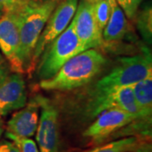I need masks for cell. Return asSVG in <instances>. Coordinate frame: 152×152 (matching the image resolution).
Instances as JSON below:
<instances>
[{"label": "cell", "mask_w": 152, "mask_h": 152, "mask_svg": "<svg viewBox=\"0 0 152 152\" xmlns=\"http://www.w3.org/2000/svg\"><path fill=\"white\" fill-rule=\"evenodd\" d=\"M107 58L97 49L86 50L67 61L58 72L40 82L45 91H65L83 86L102 70Z\"/></svg>", "instance_id": "cell-1"}, {"label": "cell", "mask_w": 152, "mask_h": 152, "mask_svg": "<svg viewBox=\"0 0 152 152\" xmlns=\"http://www.w3.org/2000/svg\"><path fill=\"white\" fill-rule=\"evenodd\" d=\"M58 4L50 3L36 5L23 1L16 10L20 37L21 59L25 72L30 71L33 51L44 27Z\"/></svg>", "instance_id": "cell-2"}, {"label": "cell", "mask_w": 152, "mask_h": 152, "mask_svg": "<svg viewBox=\"0 0 152 152\" xmlns=\"http://www.w3.org/2000/svg\"><path fill=\"white\" fill-rule=\"evenodd\" d=\"M150 76H152L151 52L143 48L139 54L120 58L110 73L96 82V92L131 86Z\"/></svg>", "instance_id": "cell-3"}, {"label": "cell", "mask_w": 152, "mask_h": 152, "mask_svg": "<svg viewBox=\"0 0 152 152\" xmlns=\"http://www.w3.org/2000/svg\"><path fill=\"white\" fill-rule=\"evenodd\" d=\"M84 52L70 22L64 31L48 46L39 58L37 76L41 80L55 75L67 61Z\"/></svg>", "instance_id": "cell-4"}, {"label": "cell", "mask_w": 152, "mask_h": 152, "mask_svg": "<svg viewBox=\"0 0 152 152\" xmlns=\"http://www.w3.org/2000/svg\"><path fill=\"white\" fill-rule=\"evenodd\" d=\"M78 3L79 0H62L56 6L33 51L30 71L32 70L33 67L37 63L49 44L53 42L69 26L75 14Z\"/></svg>", "instance_id": "cell-5"}, {"label": "cell", "mask_w": 152, "mask_h": 152, "mask_svg": "<svg viewBox=\"0 0 152 152\" xmlns=\"http://www.w3.org/2000/svg\"><path fill=\"white\" fill-rule=\"evenodd\" d=\"M41 116L36 139L39 152H58L59 151V116L54 104L42 96H37Z\"/></svg>", "instance_id": "cell-6"}, {"label": "cell", "mask_w": 152, "mask_h": 152, "mask_svg": "<svg viewBox=\"0 0 152 152\" xmlns=\"http://www.w3.org/2000/svg\"><path fill=\"white\" fill-rule=\"evenodd\" d=\"M0 52L8 61L11 71L25 73L16 11L4 12L0 18Z\"/></svg>", "instance_id": "cell-7"}, {"label": "cell", "mask_w": 152, "mask_h": 152, "mask_svg": "<svg viewBox=\"0 0 152 152\" xmlns=\"http://www.w3.org/2000/svg\"><path fill=\"white\" fill-rule=\"evenodd\" d=\"M71 23L84 51L97 49L103 45L102 31L98 26L93 11V3L80 0Z\"/></svg>", "instance_id": "cell-8"}, {"label": "cell", "mask_w": 152, "mask_h": 152, "mask_svg": "<svg viewBox=\"0 0 152 152\" xmlns=\"http://www.w3.org/2000/svg\"><path fill=\"white\" fill-rule=\"evenodd\" d=\"M112 109H119L140 116L132 86L96 92L86 112L91 118H95L102 112Z\"/></svg>", "instance_id": "cell-9"}, {"label": "cell", "mask_w": 152, "mask_h": 152, "mask_svg": "<svg viewBox=\"0 0 152 152\" xmlns=\"http://www.w3.org/2000/svg\"><path fill=\"white\" fill-rule=\"evenodd\" d=\"M137 118H141L119 109L107 110L98 115L97 118L84 132V136L100 143Z\"/></svg>", "instance_id": "cell-10"}, {"label": "cell", "mask_w": 152, "mask_h": 152, "mask_svg": "<svg viewBox=\"0 0 152 152\" xmlns=\"http://www.w3.org/2000/svg\"><path fill=\"white\" fill-rule=\"evenodd\" d=\"M26 102V85L22 74H10L0 84V118L20 110Z\"/></svg>", "instance_id": "cell-11"}, {"label": "cell", "mask_w": 152, "mask_h": 152, "mask_svg": "<svg viewBox=\"0 0 152 152\" xmlns=\"http://www.w3.org/2000/svg\"><path fill=\"white\" fill-rule=\"evenodd\" d=\"M40 106L37 98L13 114L8 121L6 133L19 138H31L36 134L39 123Z\"/></svg>", "instance_id": "cell-12"}, {"label": "cell", "mask_w": 152, "mask_h": 152, "mask_svg": "<svg viewBox=\"0 0 152 152\" xmlns=\"http://www.w3.org/2000/svg\"><path fill=\"white\" fill-rule=\"evenodd\" d=\"M129 22L124 11L116 0H112V11L109 20L102 31L103 42L113 43L124 37L129 31Z\"/></svg>", "instance_id": "cell-13"}, {"label": "cell", "mask_w": 152, "mask_h": 152, "mask_svg": "<svg viewBox=\"0 0 152 152\" xmlns=\"http://www.w3.org/2000/svg\"><path fill=\"white\" fill-rule=\"evenodd\" d=\"M136 106L142 118H151L152 76L132 86Z\"/></svg>", "instance_id": "cell-14"}, {"label": "cell", "mask_w": 152, "mask_h": 152, "mask_svg": "<svg viewBox=\"0 0 152 152\" xmlns=\"http://www.w3.org/2000/svg\"><path fill=\"white\" fill-rule=\"evenodd\" d=\"M140 141L141 140L136 137H125L82 152H126L135 148Z\"/></svg>", "instance_id": "cell-15"}, {"label": "cell", "mask_w": 152, "mask_h": 152, "mask_svg": "<svg viewBox=\"0 0 152 152\" xmlns=\"http://www.w3.org/2000/svg\"><path fill=\"white\" fill-rule=\"evenodd\" d=\"M136 26L141 37L148 44L152 41V9L151 4H146L136 14Z\"/></svg>", "instance_id": "cell-16"}, {"label": "cell", "mask_w": 152, "mask_h": 152, "mask_svg": "<svg viewBox=\"0 0 152 152\" xmlns=\"http://www.w3.org/2000/svg\"><path fill=\"white\" fill-rule=\"evenodd\" d=\"M93 11L98 26L102 31L111 15L112 0H96L93 2Z\"/></svg>", "instance_id": "cell-17"}, {"label": "cell", "mask_w": 152, "mask_h": 152, "mask_svg": "<svg viewBox=\"0 0 152 152\" xmlns=\"http://www.w3.org/2000/svg\"><path fill=\"white\" fill-rule=\"evenodd\" d=\"M6 138L15 143L20 152H39L37 143L30 138H19L5 133Z\"/></svg>", "instance_id": "cell-18"}, {"label": "cell", "mask_w": 152, "mask_h": 152, "mask_svg": "<svg viewBox=\"0 0 152 152\" xmlns=\"http://www.w3.org/2000/svg\"><path fill=\"white\" fill-rule=\"evenodd\" d=\"M144 0H116L121 10L124 11L125 16L129 19H134L140 6Z\"/></svg>", "instance_id": "cell-19"}, {"label": "cell", "mask_w": 152, "mask_h": 152, "mask_svg": "<svg viewBox=\"0 0 152 152\" xmlns=\"http://www.w3.org/2000/svg\"><path fill=\"white\" fill-rule=\"evenodd\" d=\"M24 0H0V6L4 12L16 11L21 6Z\"/></svg>", "instance_id": "cell-20"}, {"label": "cell", "mask_w": 152, "mask_h": 152, "mask_svg": "<svg viewBox=\"0 0 152 152\" xmlns=\"http://www.w3.org/2000/svg\"><path fill=\"white\" fill-rule=\"evenodd\" d=\"M0 152H20L15 143L11 140H0Z\"/></svg>", "instance_id": "cell-21"}, {"label": "cell", "mask_w": 152, "mask_h": 152, "mask_svg": "<svg viewBox=\"0 0 152 152\" xmlns=\"http://www.w3.org/2000/svg\"><path fill=\"white\" fill-rule=\"evenodd\" d=\"M126 152H152L151 144L148 141H140L135 148Z\"/></svg>", "instance_id": "cell-22"}, {"label": "cell", "mask_w": 152, "mask_h": 152, "mask_svg": "<svg viewBox=\"0 0 152 152\" xmlns=\"http://www.w3.org/2000/svg\"><path fill=\"white\" fill-rule=\"evenodd\" d=\"M10 67L7 62L0 63V84L10 75Z\"/></svg>", "instance_id": "cell-23"}, {"label": "cell", "mask_w": 152, "mask_h": 152, "mask_svg": "<svg viewBox=\"0 0 152 152\" xmlns=\"http://www.w3.org/2000/svg\"><path fill=\"white\" fill-rule=\"evenodd\" d=\"M26 1L32 4L42 5V4H50V3H55L58 4L62 0H26Z\"/></svg>", "instance_id": "cell-24"}, {"label": "cell", "mask_w": 152, "mask_h": 152, "mask_svg": "<svg viewBox=\"0 0 152 152\" xmlns=\"http://www.w3.org/2000/svg\"><path fill=\"white\" fill-rule=\"evenodd\" d=\"M4 124L2 118H0V138H1L2 134H4Z\"/></svg>", "instance_id": "cell-25"}, {"label": "cell", "mask_w": 152, "mask_h": 152, "mask_svg": "<svg viewBox=\"0 0 152 152\" xmlns=\"http://www.w3.org/2000/svg\"><path fill=\"white\" fill-rule=\"evenodd\" d=\"M4 14V9L0 6V18L2 17V15Z\"/></svg>", "instance_id": "cell-26"}, {"label": "cell", "mask_w": 152, "mask_h": 152, "mask_svg": "<svg viewBox=\"0 0 152 152\" xmlns=\"http://www.w3.org/2000/svg\"><path fill=\"white\" fill-rule=\"evenodd\" d=\"M5 60L4 59V58H3V55L1 53V52H0V63H3V62H4Z\"/></svg>", "instance_id": "cell-27"}, {"label": "cell", "mask_w": 152, "mask_h": 152, "mask_svg": "<svg viewBox=\"0 0 152 152\" xmlns=\"http://www.w3.org/2000/svg\"><path fill=\"white\" fill-rule=\"evenodd\" d=\"M90 1H91V2H92V3H93V2H95V1H96V0H90Z\"/></svg>", "instance_id": "cell-28"}]
</instances>
